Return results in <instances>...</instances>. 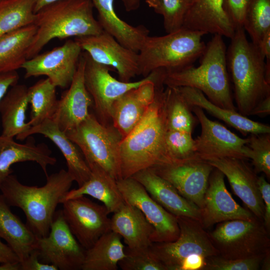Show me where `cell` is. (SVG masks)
<instances>
[{
	"instance_id": "obj_1",
	"label": "cell",
	"mask_w": 270,
	"mask_h": 270,
	"mask_svg": "<svg viewBox=\"0 0 270 270\" xmlns=\"http://www.w3.org/2000/svg\"><path fill=\"white\" fill-rule=\"evenodd\" d=\"M154 100L147 112L120 144L122 178L138 172L175 160L166 144L167 124V93L163 84H156Z\"/></svg>"
},
{
	"instance_id": "obj_2",
	"label": "cell",
	"mask_w": 270,
	"mask_h": 270,
	"mask_svg": "<svg viewBox=\"0 0 270 270\" xmlns=\"http://www.w3.org/2000/svg\"><path fill=\"white\" fill-rule=\"evenodd\" d=\"M46 177L43 186H29L22 184L15 175L10 174L0 186L6 202L23 211L26 224L38 238L48 235L56 209L62 202L74 182L64 169Z\"/></svg>"
},
{
	"instance_id": "obj_3",
	"label": "cell",
	"mask_w": 270,
	"mask_h": 270,
	"mask_svg": "<svg viewBox=\"0 0 270 270\" xmlns=\"http://www.w3.org/2000/svg\"><path fill=\"white\" fill-rule=\"evenodd\" d=\"M226 52L227 66L234 84L238 112L249 116L254 107L270 96V77L265 58L247 39L244 28L236 29Z\"/></svg>"
},
{
	"instance_id": "obj_4",
	"label": "cell",
	"mask_w": 270,
	"mask_h": 270,
	"mask_svg": "<svg viewBox=\"0 0 270 270\" xmlns=\"http://www.w3.org/2000/svg\"><path fill=\"white\" fill-rule=\"evenodd\" d=\"M226 50L222 36L214 34L206 46L199 66L192 64L174 70H164L163 84L196 88L215 105L236 110L230 88Z\"/></svg>"
},
{
	"instance_id": "obj_5",
	"label": "cell",
	"mask_w": 270,
	"mask_h": 270,
	"mask_svg": "<svg viewBox=\"0 0 270 270\" xmlns=\"http://www.w3.org/2000/svg\"><path fill=\"white\" fill-rule=\"evenodd\" d=\"M90 0H60L42 8L34 14L36 34L27 52V59L39 54L54 38L96 35L104 30L93 14Z\"/></svg>"
},
{
	"instance_id": "obj_6",
	"label": "cell",
	"mask_w": 270,
	"mask_h": 270,
	"mask_svg": "<svg viewBox=\"0 0 270 270\" xmlns=\"http://www.w3.org/2000/svg\"><path fill=\"white\" fill-rule=\"evenodd\" d=\"M204 34L182 28L162 36H148L138 52L139 75L146 77L158 69L172 71L193 64L205 50Z\"/></svg>"
},
{
	"instance_id": "obj_7",
	"label": "cell",
	"mask_w": 270,
	"mask_h": 270,
	"mask_svg": "<svg viewBox=\"0 0 270 270\" xmlns=\"http://www.w3.org/2000/svg\"><path fill=\"white\" fill-rule=\"evenodd\" d=\"M80 148L88 166L96 164L116 180L122 178L120 144L122 137L112 125H104L95 116L86 118L65 132Z\"/></svg>"
},
{
	"instance_id": "obj_8",
	"label": "cell",
	"mask_w": 270,
	"mask_h": 270,
	"mask_svg": "<svg viewBox=\"0 0 270 270\" xmlns=\"http://www.w3.org/2000/svg\"><path fill=\"white\" fill-rule=\"evenodd\" d=\"M208 234L218 256L225 258L264 256L270 250V232L257 218L220 222Z\"/></svg>"
},
{
	"instance_id": "obj_9",
	"label": "cell",
	"mask_w": 270,
	"mask_h": 270,
	"mask_svg": "<svg viewBox=\"0 0 270 270\" xmlns=\"http://www.w3.org/2000/svg\"><path fill=\"white\" fill-rule=\"evenodd\" d=\"M180 234L174 241L154 242L150 248L154 257L166 270H180L183 262L196 256L206 258L218 256L209 234L199 220L186 216H176Z\"/></svg>"
},
{
	"instance_id": "obj_10",
	"label": "cell",
	"mask_w": 270,
	"mask_h": 270,
	"mask_svg": "<svg viewBox=\"0 0 270 270\" xmlns=\"http://www.w3.org/2000/svg\"><path fill=\"white\" fill-rule=\"evenodd\" d=\"M85 60L84 80L86 88L92 100L95 116L104 125L111 120L112 106L114 102L126 92L144 83L157 79L160 70L136 82H124L114 78L108 66L93 60L87 53L82 52Z\"/></svg>"
},
{
	"instance_id": "obj_11",
	"label": "cell",
	"mask_w": 270,
	"mask_h": 270,
	"mask_svg": "<svg viewBox=\"0 0 270 270\" xmlns=\"http://www.w3.org/2000/svg\"><path fill=\"white\" fill-rule=\"evenodd\" d=\"M150 168L172 184L184 198L201 208L210 176L214 169L206 160L196 154Z\"/></svg>"
},
{
	"instance_id": "obj_12",
	"label": "cell",
	"mask_w": 270,
	"mask_h": 270,
	"mask_svg": "<svg viewBox=\"0 0 270 270\" xmlns=\"http://www.w3.org/2000/svg\"><path fill=\"white\" fill-rule=\"evenodd\" d=\"M39 260L60 270H81L86 250L70 230L62 210L55 212L48 236L38 238Z\"/></svg>"
},
{
	"instance_id": "obj_13",
	"label": "cell",
	"mask_w": 270,
	"mask_h": 270,
	"mask_svg": "<svg viewBox=\"0 0 270 270\" xmlns=\"http://www.w3.org/2000/svg\"><path fill=\"white\" fill-rule=\"evenodd\" d=\"M62 214L70 230L85 249L90 248L104 234L110 230L109 212L99 204L82 196L66 200Z\"/></svg>"
},
{
	"instance_id": "obj_14",
	"label": "cell",
	"mask_w": 270,
	"mask_h": 270,
	"mask_svg": "<svg viewBox=\"0 0 270 270\" xmlns=\"http://www.w3.org/2000/svg\"><path fill=\"white\" fill-rule=\"evenodd\" d=\"M82 50L74 40L36 55L22 66L25 78L46 76L56 87L70 86L76 71Z\"/></svg>"
},
{
	"instance_id": "obj_15",
	"label": "cell",
	"mask_w": 270,
	"mask_h": 270,
	"mask_svg": "<svg viewBox=\"0 0 270 270\" xmlns=\"http://www.w3.org/2000/svg\"><path fill=\"white\" fill-rule=\"evenodd\" d=\"M116 182L124 202L138 208L154 227L153 243L173 242L178 238L176 217L156 202L139 182L130 177Z\"/></svg>"
},
{
	"instance_id": "obj_16",
	"label": "cell",
	"mask_w": 270,
	"mask_h": 270,
	"mask_svg": "<svg viewBox=\"0 0 270 270\" xmlns=\"http://www.w3.org/2000/svg\"><path fill=\"white\" fill-rule=\"evenodd\" d=\"M191 108L202 128L200 136L194 140L199 157L206 160L222 158L248 159V138H241L218 122L210 120L202 108Z\"/></svg>"
},
{
	"instance_id": "obj_17",
	"label": "cell",
	"mask_w": 270,
	"mask_h": 270,
	"mask_svg": "<svg viewBox=\"0 0 270 270\" xmlns=\"http://www.w3.org/2000/svg\"><path fill=\"white\" fill-rule=\"evenodd\" d=\"M74 40L93 60L116 70L120 80L129 82L139 75L138 53L123 46L105 31Z\"/></svg>"
},
{
	"instance_id": "obj_18",
	"label": "cell",
	"mask_w": 270,
	"mask_h": 270,
	"mask_svg": "<svg viewBox=\"0 0 270 270\" xmlns=\"http://www.w3.org/2000/svg\"><path fill=\"white\" fill-rule=\"evenodd\" d=\"M224 177V174L216 168L210 176L200 208V222L204 229L225 221L251 220L256 218L234 200L226 188Z\"/></svg>"
},
{
	"instance_id": "obj_19",
	"label": "cell",
	"mask_w": 270,
	"mask_h": 270,
	"mask_svg": "<svg viewBox=\"0 0 270 270\" xmlns=\"http://www.w3.org/2000/svg\"><path fill=\"white\" fill-rule=\"evenodd\" d=\"M206 161L226 177L234 194L248 210L263 221L264 206L258 188V176L244 160L222 158Z\"/></svg>"
},
{
	"instance_id": "obj_20",
	"label": "cell",
	"mask_w": 270,
	"mask_h": 270,
	"mask_svg": "<svg viewBox=\"0 0 270 270\" xmlns=\"http://www.w3.org/2000/svg\"><path fill=\"white\" fill-rule=\"evenodd\" d=\"M84 58L82 53L70 87L58 100L52 118L64 132L73 130L85 120L90 114L89 108L92 106V98L84 83Z\"/></svg>"
},
{
	"instance_id": "obj_21",
	"label": "cell",
	"mask_w": 270,
	"mask_h": 270,
	"mask_svg": "<svg viewBox=\"0 0 270 270\" xmlns=\"http://www.w3.org/2000/svg\"><path fill=\"white\" fill-rule=\"evenodd\" d=\"M156 80L148 81L125 92L114 103L111 114L112 125L122 137H126L142 119L154 102Z\"/></svg>"
},
{
	"instance_id": "obj_22",
	"label": "cell",
	"mask_w": 270,
	"mask_h": 270,
	"mask_svg": "<svg viewBox=\"0 0 270 270\" xmlns=\"http://www.w3.org/2000/svg\"><path fill=\"white\" fill-rule=\"evenodd\" d=\"M182 28L230 38L236 31L223 0H194L188 6Z\"/></svg>"
},
{
	"instance_id": "obj_23",
	"label": "cell",
	"mask_w": 270,
	"mask_h": 270,
	"mask_svg": "<svg viewBox=\"0 0 270 270\" xmlns=\"http://www.w3.org/2000/svg\"><path fill=\"white\" fill-rule=\"evenodd\" d=\"M36 134L48 138L56 146L66 160L67 171L78 186L88 180L91 170L82 152L53 120L46 119L38 125L31 126L28 130L16 136V138L23 140Z\"/></svg>"
},
{
	"instance_id": "obj_24",
	"label": "cell",
	"mask_w": 270,
	"mask_h": 270,
	"mask_svg": "<svg viewBox=\"0 0 270 270\" xmlns=\"http://www.w3.org/2000/svg\"><path fill=\"white\" fill-rule=\"evenodd\" d=\"M131 177L139 182L150 196L170 214L200 221L198 207L184 198L172 184L150 168L140 170Z\"/></svg>"
},
{
	"instance_id": "obj_25",
	"label": "cell",
	"mask_w": 270,
	"mask_h": 270,
	"mask_svg": "<svg viewBox=\"0 0 270 270\" xmlns=\"http://www.w3.org/2000/svg\"><path fill=\"white\" fill-rule=\"evenodd\" d=\"M24 144L15 142L13 138L0 136V186L4 180L12 174L11 166L16 163L34 162L38 164L46 176L47 168L54 166L56 158L52 156V151L44 143L36 144L32 137H28Z\"/></svg>"
},
{
	"instance_id": "obj_26",
	"label": "cell",
	"mask_w": 270,
	"mask_h": 270,
	"mask_svg": "<svg viewBox=\"0 0 270 270\" xmlns=\"http://www.w3.org/2000/svg\"><path fill=\"white\" fill-rule=\"evenodd\" d=\"M113 214L110 230L123 238L127 248L140 250L151 246L154 228L138 208L125 202Z\"/></svg>"
},
{
	"instance_id": "obj_27",
	"label": "cell",
	"mask_w": 270,
	"mask_h": 270,
	"mask_svg": "<svg viewBox=\"0 0 270 270\" xmlns=\"http://www.w3.org/2000/svg\"><path fill=\"white\" fill-rule=\"evenodd\" d=\"M98 13V20L102 30L123 46L138 52L148 36V30L142 25L129 24L116 14L114 0H90Z\"/></svg>"
},
{
	"instance_id": "obj_28",
	"label": "cell",
	"mask_w": 270,
	"mask_h": 270,
	"mask_svg": "<svg viewBox=\"0 0 270 270\" xmlns=\"http://www.w3.org/2000/svg\"><path fill=\"white\" fill-rule=\"evenodd\" d=\"M176 88L191 108L196 106L205 110L212 116L224 121L242 134L270 133V126L252 120L236 110L215 105L198 90L189 87Z\"/></svg>"
},
{
	"instance_id": "obj_29",
	"label": "cell",
	"mask_w": 270,
	"mask_h": 270,
	"mask_svg": "<svg viewBox=\"0 0 270 270\" xmlns=\"http://www.w3.org/2000/svg\"><path fill=\"white\" fill-rule=\"evenodd\" d=\"M90 168L91 174L88 180L78 188L70 190L62 202L82 196H90L102 202L109 214L114 212L125 203L116 180L96 164Z\"/></svg>"
},
{
	"instance_id": "obj_30",
	"label": "cell",
	"mask_w": 270,
	"mask_h": 270,
	"mask_svg": "<svg viewBox=\"0 0 270 270\" xmlns=\"http://www.w3.org/2000/svg\"><path fill=\"white\" fill-rule=\"evenodd\" d=\"M0 238L6 242L20 262L36 249L38 237L12 212L2 194H0Z\"/></svg>"
},
{
	"instance_id": "obj_31",
	"label": "cell",
	"mask_w": 270,
	"mask_h": 270,
	"mask_svg": "<svg viewBox=\"0 0 270 270\" xmlns=\"http://www.w3.org/2000/svg\"><path fill=\"white\" fill-rule=\"evenodd\" d=\"M28 90L25 85L16 84L10 87L0 101L1 136L14 138L31 127L25 121L29 104Z\"/></svg>"
},
{
	"instance_id": "obj_32",
	"label": "cell",
	"mask_w": 270,
	"mask_h": 270,
	"mask_svg": "<svg viewBox=\"0 0 270 270\" xmlns=\"http://www.w3.org/2000/svg\"><path fill=\"white\" fill-rule=\"evenodd\" d=\"M122 237L110 230L86 250L82 270H117L118 262L126 256Z\"/></svg>"
},
{
	"instance_id": "obj_33",
	"label": "cell",
	"mask_w": 270,
	"mask_h": 270,
	"mask_svg": "<svg viewBox=\"0 0 270 270\" xmlns=\"http://www.w3.org/2000/svg\"><path fill=\"white\" fill-rule=\"evenodd\" d=\"M36 30L32 24L0 37V74L22 68L28 60L27 52Z\"/></svg>"
},
{
	"instance_id": "obj_34",
	"label": "cell",
	"mask_w": 270,
	"mask_h": 270,
	"mask_svg": "<svg viewBox=\"0 0 270 270\" xmlns=\"http://www.w3.org/2000/svg\"><path fill=\"white\" fill-rule=\"evenodd\" d=\"M28 102L31 104L30 126L52 119L56 108V86L48 78L41 79L28 88Z\"/></svg>"
},
{
	"instance_id": "obj_35",
	"label": "cell",
	"mask_w": 270,
	"mask_h": 270,
	"mask_svg": "<svg viewBox=\"0 0 270 270\" xmlns=\"http://www.w3.org/2000/svg\"><path fill=\"white\" fill-rule=\"evenodd\" d=\"M34 0L0 1V37L33 24Z\"/></svg>"
},
{
	"instance_id": "obj_36",
	"label": "cell",
	"mask_w": 270,
	"mask_h": 270,
	"mask_svg": "<svg viewBox=\"0 0 270 270\" xmlns=\"http://www.w3.org/2000/svg\"><path fill=\"white\" fill-rule=\"evenodd\" d=\"M167 124L168 130L192 133L198 119L192 108L176 88L167 86Z\"/></svg>"
},
{
	"instance_id": "obj_37",
	"label": "cell",
	"mask_w": 270,
	"mask_h": 270,
	"mask_svg": "<svg viewBox=\"0 0 270 270\" xmlns=\"http://www.w3.org/2000/svg\"><path fill=\"white\" fill-rule=\"evenodd\" d=\"M243 28L258 47L270 32V0H250Z\"/></svg>"
},
{
	"instance_id": "obj_38",
	"label": "cell",
	"mask_w": 270,
	"mask_h": 270,
	"mask_svg": "<svg viewBox=\"0 0 270 270\" xmlns=\"http://www.w3.org/2000/svg\"><path fill=\"white\" fill-rule=\"evenodd\" d=\"M146 2L154 12L162 16L167 34L182 28L189 6L186 0H146Z\"/></svg>"
},
{
	"instance_id": "obj_39",
	"label": "cell",
	"mask_w": 270,
	"mask_h": 270,
	"mask_svg": "<svg viewBox=\"0 0 270 270\" xmlns=\"http://www.w3.org/2000/svg\"><path fill=\"white\" fill-rule=\"evenodd\" d=\"M246 144L248 158L252 160L254 170L262 172L270 178V133L250 134Z\"/></svg>"
},
{
	"instance_id": "obj_40",
	"label": "cell",
	"mask_w": 270,
	"mask_h": 270,
	"mask_svg": "<svg viewBox=\"0 0 270 270\" xmlns=\"http://www.w3.org/2000/svg\"><path fill=\"white\" fill-rule=\"evenodd\" d=\"M192 133L168 130L166 144L170 156L174 159H184L196 154L195 140Z\"/></svg>"
},
{
	"instance_id": "obj_41",
	"label": "cell",
	"mask_w": 270,
	"mask_h": 270,
	"mask_svg": "<svg viewBox=\"0 0 270 270\" xmlns=\"http://www.w3.org/2000/svg\"><path fill=\"white\" fill-rule=\"evenodd\" d=\"M150 248L134 250L125 246L126 256L118 262V267L122 270H166L152 254Z\"/></svg>"
},
{
	"instance_id": "obj_42",
	"label": "cell",
	"mask_w": 270,
	"mask_h": 270,
	"mask_svg": "<svg viewBox=\"0 0 270 270\" xmlns=\"http://www.w3.org/2000/svg\"><path fill=\"white\" fill-rule=\"evenodd\" d=\"M264 256L236 259L211 256L206 259L202 270H258Z\"/></svg>"
},
{
	"instance_id": "obj_43",
	"label": "cell",
	"mask_w": 270,
	"mask_h": 270,
	"mask_svg": "<svg viewBox=\"0 0 270 270\" xmlns=\"http://www.w3.org/2000/svg\"><path fill=\"white\" fill-rule=\"evenodd\" d=\"M250 0H223L224 6L236 29L243 28Z\"/></svg>"
},
{
	"instance_id": "obj_44",
	"label": "cell",
	"mask_w": 270,
	"mask_h": 270,
	"mask_svg": "<svg viewBox=\"0 0 270 270\" xmlns=\"http://www.w3.org/2000/svg\"><path fill=\"white\" fill-rule=\"evenodd\" d=\"M258 185L264 206L263 222L267 230H270V184L263 176H258Z\"/></svg>"
},
{
	"instance_id": "obj_45",
	"label": "cell",
	"mask_w": 270,
	"mask_h": 270,
	"mask_svg": "<svg viewBox=\"0 0 270 270\" xmlns=\"http://www.w3.org/2000/svg\"><path fill=\"white\" fill-rule=\"evenodd\" d=\"M21 270H58L55 266L42 262L39 260L38 250H34L24 260L20 262Z\"/></svg>"
},
{
	"instance_id": "obj_46",
	"label": "cell",
	"mask_w": 270,
	"mask_h": 270,
	"mask_svg": "<svg viewBox=\"0 0 270 270\" xmlns=\"http://www.w3.org/2000/svg\"><path fill=\"white\" fill-rule=\"evenodd\" d=\"M18 79L16 71L0 74V101L10 88L18 83Z\"/></svg>"
},
{
	"instance_id": "obj_47",
	"label": "cell",
	"mask_w": 270,
	"mask_h": 270,
	"mask_svg": "<svg viewBox=\"0 0 270 270\" xmlns=\"http://www.w3.org/2000/svg\"><path fill=\"white\" fill-rule=\"evenodd\" d=\"M20 260L14 252L8 246L0 240V262H14Z\"/></svg>"
},
{
	"instance_id": "obj_48",
	"label": "cell",
	"mask_w": 270,
	"mask_h": 270,
	"mask_svg": "<svg viewBox=\"0 0 270 270\" xmlns=\"http://www.w3.org/2000/svg\"><path fill=\"white\" fill-rule=\"evenodd\" d=\"M270 114V96L259 102L252 110L250 116H264Z\"/></svg>"
},
{
	"instance_id": "obj_49",
	"label": "cell",
	"mask_w": 270,
	"mask_h": 270,
	"mask_svg": "<svg viewBox=\"0 0 270 270\" xmlns=\"http://www.w3.org/2000/svg\"><path fill=\"white\" fill-rule=\"evenodd\" d=\"M126 10L132 12L138 10L140 3V0H122Z\"/></svg>"
},
{
	"instance_id": "obj_50",
	"label": "cell",
	"mask_w": 270,
	"mask_h": 270,
	"mask_svg": "<svg viewBox=\"0 0 270 270\" xmlns=\"http://www.w3.org/2000/svg\"><path fill=\"white\" fill-rule=\"evenodd\" d=\"M0 270H21L20 262L1 263Z\"/></svg>"
},
{
	"instance_id": "obj_51",
	"label": "cell",
	"mask_w": 270,
	"mask_h": 270,
	"mask_svg": "<svg viewBox=\"0 0 270 270\" xmlns=\"http://www.w3.org/2000/svg\"><path fill=\"white\" fill-rule=\"evenodd\" d=\"M60 0H34V13L44 6Z\"/></svg>"
},
{
	"instance_id": "obj_52",
	"label": "cell",
	"mask_w": 270,
	"mask_h": 270,
	"mask_svg": "<svg viewBox=\"0 0 270 270\" xmlns=\"http://www.w3.org/2000/svg\"><path fill=\"white\" fill-rule=\"evenodd\" d=\"M260 269L262 270H270V250H268L264 256Z\"/></svg>"
},
{
	"instance_id": "obj_53",
	"label": "cell",
	"mask_w": 270,
	"mask_h": 270,
	"mask_svg": "<svg viewBox=\"0 0 270 270\" xmlns=\"http://www.w3.org/2000/svg\"><path fill=\"white\" fill-rule=\"evenodd\" d=\"M194 0H186L188 2V3L189 5Z\"/></svg>"
},
{
	"instance_id": "obj_54",
	"label": "cell",
	"mask_w": 270,
	"mask_h": 270,
	"mask_svg": "<svg viewBox=\"0 0 270 270\" xmlns=\"http://www.w3.org/2000/svg\"></svg>"
},
{
	"instance_id": "obj_55",
	"label": "cell",
	"mask_w": 270,
	"mask_h": 270,
	"mask_svg": "<svg viewBox=\"0 0 270 270\" xmlns=\"http://www.w3.org/2000/svg\"></svg>"
}]
</instances>
